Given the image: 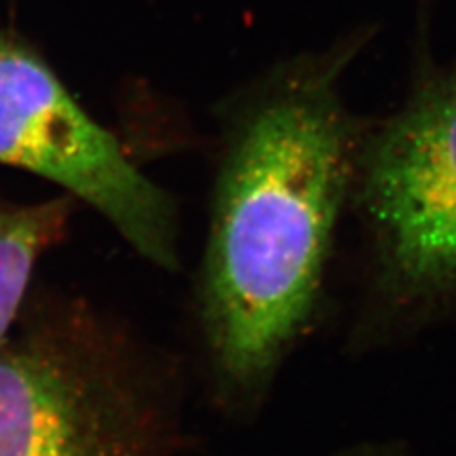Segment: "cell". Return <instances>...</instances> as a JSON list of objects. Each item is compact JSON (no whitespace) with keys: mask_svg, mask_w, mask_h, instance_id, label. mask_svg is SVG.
<instances>
[{"mask_svg":"<svg viewBox=\"0 0 456 456\" xmlns=\"http://www.w3.org/2000/svg\"><path fill=\"white\" fill-rule=\"evenodd\" d=\"M0 164L92 206L142 259L175 270L177 211L35 55L0 38Z\"/></svg>","mask_w":456,"mask_h":456,"instance_id":"4","label":"cell"},{"mask_svg":"<svg viewBox=\"0 0 456 456\" xmlns=\"http://www.w3.org/2000/svg\"><path fill=\"white\" fill-rule=\"evenodd\" d=\"M70 206V198L38 204L0 200V345L16 325L40 256L61 240Z\"/></svg>","mask_w":456,"mask_h":456,"instance_id":"5","label":"cell"},{"mask_svg":"<svg viewBox=\"0 0 456 456\" xmlns=\"http://www.w3.org/2000/svg\"><path fill=\"white\" fill-rule=\"evenodd\" d=\"M360 45L291 77L228 139L198 308L213 373L231 397L268 387L316 308L367 132L337 90Z\"/></svg>","mask_w":456,"mask_h":456,"instance_id":"1","label":"cell"},{"mask_svg":"<svg viewBox=\"0 0 456 456\" xmlns=\"http://www.w3.org/2000/svg\"><path fill=\"white\" fill-rule=\"evenodd\" d=\"M167 395L88 305L25 301L0 345V456H171Z\"/></svg>","mask_w":456,"mask_h":456,"instance_id":"2","label":"cell"},{"mask_svg":"<svg viewBox=\"0 0 456 456\" xmlns=\"http://www.w3.org/2000/svg\"><path fill=\"white\" fill-rule=\"evenodd\" d=\"M352 196L382 303L415 314L456 301V65L424 45L403 105L367 126Z\"/></svg>","mask_w":456,"mask_h":456,"instance_id":"3","label":"cell"}]
</instances>
